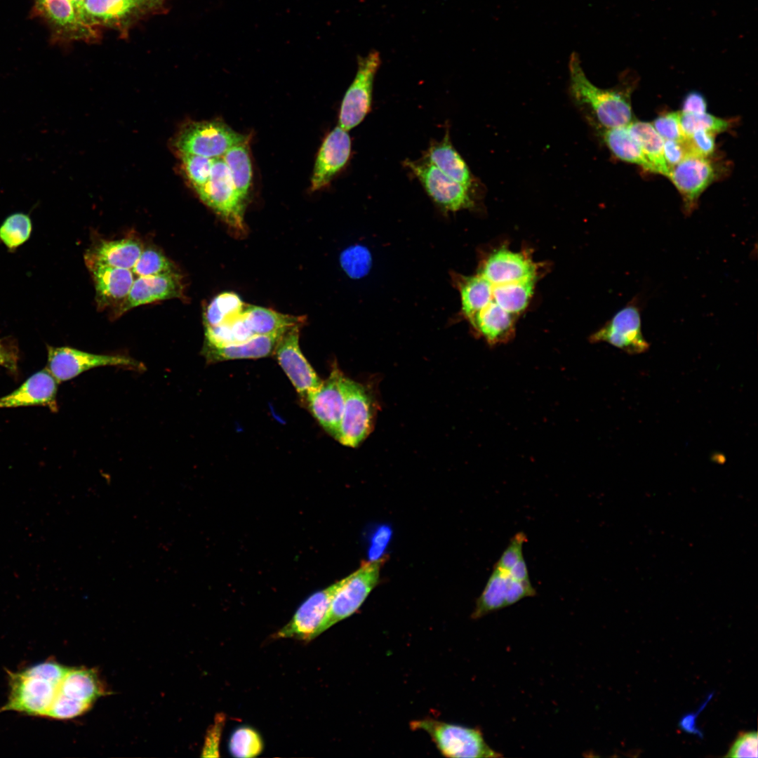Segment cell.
I'll return each mask as SVG.
<instances>
[{
	"label": "cell",
	"mask_w": 758,
	"mask_h": 758,
	"mask_svg": "<svg viewBox=\"0 0 758 758\" xmlns=\"http://www.w3.org/2000/svg\"><path fill=\"white\" fill-rule=\"evenodd\" d=\"M105 691L95 671L87 668H69L58 688L62 695L90 704Z\"/></svg>",
	"instance_id": "27"
},
{
	"label": "cell",
	"mask_w": 758,
	"mask_h": 758,
	"mask_svg": "<svg viewBox=\"0 0 758 758\" xmlns=\"http://www.w3.org/2000/svg\"><path fill=\"white\" fill-rule=\"evenodd\" d=\"M570 91L574 100L591 109L606 128L627 126L632 121L629 95L618 90L602 89L592 84L583 71L578 57L569 62Z\"/></svg>",
	"instance_id": "1"
},
{
	"label": "cell",
	"mask_w": 758,
	"mask_h": 758,
	"mask_svg": "<svg viewBox=\"0 0 758 758\" xmlns=\"http://www.w3.org/2000/svg\"><path fill=\"white\" fill-rule=\"evenodd\" d=\"M102 366H117L138 371L146 369L141 361L127 355L93 354L69 347L48 348L47 369L58 383Z\"/></svg>",
	"instance_id": "4"
},
{
	"label": "cell",
	"mask_w": 758,
	"mask_h": 758,
	"mask_svg": "<svg viewBox=\"0 0 758 758\" xmlns=\"http://www.w3.org/2000/svg\"><path fill=\"white\" fill-rule=\"evenodd\" d=\"M404 163L428 196L442 208L457 211L474 206L470 189L446 175L424 158L416 161L406 159Z\"/></svg>",
	"instance_id": "9"
},
{
	"label": "cell",
	"mask_w": 758,
	"mask_h": 758,
	"mask_svg": "<svg viewBox=\"0 0 758 758\" xmlns=\"http://www.w3.org/2000/svg\"><path fill=\"white\" fill-rule=\"evenodd\" d=\"M302 325L288 329L279 340L274 352L277 361L303 401L319 389L322 380L308 363L299 345Z\"/></svg>",
	"instance_id": "13"
},
{
	"label": "cell",
	"mask_w": 758,
	"mask_h": 758,
	"mask_svg": "<svg viewBox=\"0 0 758 758\" xmlns=\"http://www.w3.org/2000/svg\"><path fill=\"white\" fill-rule=\"evenodd\" d=\"M58 383L47 368L39 371L14 392L0 398V408L44 405L55 410Z\"/></svg>",
	"instance_id": "22"
},
{
	"label": "cell",
	"mask_w": 758,
	"mask_h": 758,
	"mask_svg": "<svg viewBox=\"0 0 758 758\" xmlns=\"http://www.w3.org/2000/svg\"><path fill=\"white\" fill-rule=\"evenodd\" d=\"M682 112H706L707 101L705 97L698 91H691L686 95L681 105Z\"/></svg>",
	"instance_id": "47"
},
{
	"label": "cell",
	"mask_w": 758,
	"mask_h": 758,
	"mask_svg": "<svg viewBox=\"0 0 758 758\" xmlns=\"http://www.w3.org/2000/svg\"><path fill=\"white\" fill-rule=\"evenodd\" d=\"M413 731L428 734L440 753L447 757H499L503 755L486 743L481 731L432 717L410 722Z\"/></svg>",
	"instance_id": "2"
},
{
	"label": "cell",
	"mask_w": 758,
	"mask_h": 758,
	"mask_svg": "<svg viewBox=\"0 0 758 758\" xmlns=\"http://www.w3.org/2000/svg\"><path fill=\"white\" fill-rule=\"evenodd\" d=\"M339 585L340 580L312 593L300 605L290 621L274 634L273 637L307 641L316 638Z\"/></svg>",
	"instance_id": "16"
},
{
	"label": "cell",
	"mask_w": 758,
	"mask_h": 758,
	"mask_svg": "<svg viewBox=\"0 0 758 758\" xmlns=\"http://www.w3.org/2000/svg\"><path fill=\"white\" fill-rule=\"evenodd\" d=\"M592 343H607L629 354L646 352L649 344L641 331V308L637 298L620 309L590 338Z\"/></svg>",
	"instance_id": "10"
},
{
	"label": "cell",
	"mask_w": 758,
	"mask_h": 758,
	"mask_svg": "<svg viewBox=\"0 0 758 758\" xmlns=\"http://www.w3.org/2000/svg\"><path fill=\"white\" fill-rule=\"evenodd\" d=\"M32 223L29 218L22 213L10 215L0 227V239L10 248L24 243L29 237Z\"/></svg>",
	"instance_id": "36"
},
{
	"label": "cell",
	"mask_w": 758,
	"mask_h": 758,
	"mask_svg": "<svg viewBox=\"0 0 758 758\" xmlns=\"http://www.w3.org/2000/svg\"><path fill=\"white\" fill-rule=\"evenodd\" d=\"M663 154L670 168L681 162L690 154L685 140H667L664 142Z\"/></svg>",
	"instance_id": "46"
},
{
	"label": "cell",
	"mask_w": 758,
	"mask_h": 758,
	"mask_svg": "<svg viewBox=\"0 0 758 758\" xmlns=\"http://www.w3.org/2000/svg\"><path fill=\"white\" fill-rule=\"evenodd\" d=\"M605 129L602 133L604 141L617 158L639 165L646 171L655 173L653 166L644 154L639 144L631 136L626 126Z\"/></svg>",
	"instance_id": "29"
},
{
	"label": "cell",
	"mask_w": 758,
	"mask_h": 758,
	"mask_svg": "<svg viewBox=\"0 0 758 758\" xmlns=\"http://www.w3.org/2000/svg\"><path fill=\"white\" fill-rule=\"evenodd\" d=\"M36 1H37L38 6H39V5H41L43 4H45V3L48 2V1H49L50 0H36Z\"/></svg>",
	"instance_id": "52"
},
{
	"label": "cell",
	"mask_w": 758,
	"mask_h": 758,
	"mask_svg": "<svg viewBox=\"0 0 758 758\" xmlns=\"http://www.w3.org/2000/svg\"><path fill=\"white\" fill-rule=\"evenodd\" d=\"M95 288V299L100 309L114 306L116 310L126 300L135 279L131 270L97 262H86Z\"/></svg>",
	"instance_id": "21"
},
{
	"label": "cell",
	"mask_w": 758,
	"mask_h": 758,
	"mask_svg": "<svg viewBox=\"0 0 758 758\" xmlns=\"http://www.w3.org/2000/svg\"><path fill=\"white\" fill-rule=\"evenodd\" d=\"M143 249L142 243L132 238L100 240L87 251L85 262L131 270Z\"/></svg>",
	"instance_id": "25"
},
{
	"label": "cell",
	"mask_w": 758,
	"mask_h": 758,
	"mask_svg": "<svg viewBox=\"0 0 758 758\" xmlns=\"http://www.w3.org/2000/svg\"><path fill=\"white\" fill-rule=\"evenodd\" d=\"M712 697V694L709 696L708 698L703 704V705L698 709L697 712L684 715L681 719V720L679 721V725L680 728L682 729L684 731L688 732V733H691L696 734L698 736H700V738H702L703 737V733L696 726V717H697L698 714L700 712V711L703 710V709L705 707V705L708 703V701L711 699Z\"/></svg>",
	"instance_id": "48"
},
{
	"label": "cell",
	"mask_w": 758,
	"mask_h": 758,
	"mask_svg": "<svg viewBox=\"0 0 758 758\" xmlns=\"http://www.w3.org/2000/svg\"><path fill=\"white\" fill-rule=\"evenodd\" d=\"M11 693L7 703L0 712L17 711L33 715L46 716L59 686L46 679L29 675L23 671L10 673Z\"/></svg>",
	"instance_id": "12"
},
{
	"label": "cell",
	"mask_w": 758,
	"mask_h": 758,
	"mask_svg": "<svg viewBox=\"0 0 758 758\" xmlns=\"http://www.w3.org/2000/svg\"><path fill=\"white\" fill-rule=\"evenodd\" d=\"M225 716L219 714L215 718L214 724L208 731L202 750V757H218L221 732L225 723Z\"/></svg>",
	"instance_id": "45"
},
{
	"label": "cell",
	"mask_w": 758,
	"mask_h": 758,
	"mask_svg": "<svg viewBox=\"0 0 758 758\" xmlns=\"http://www.w3.org/2000/svg\"><path fill=\"white\" fill-rule=\"evenodd\" d=\"M344 378L340 370L334 366L320 387L303 400L320 425L335 439L338 438L344 408Z\"/></svg>",
	"instance_id": "14"
},
{
	"label": "cell",
	"mask_w": 758,
	"mask_h": 758,
	"mask_svg": "<svg viewBox=\"0 0 758 758\" xmlns=\"http://www.w3.org/2000/svg\"><path fill=\"white\" fill-rule=\"evenodd\" d=\"M17 354L13 349L0 340V365L12 371L17 370Z\"/></svg>",
	"instance_id": "49"
},
{
	"label": "cell",
	"mask_w": 758,
	"mask_h": 758,
	"mask_svg": "<svg viewBox=\"0 0 758 758\" xmlns=\"http://www.w3.org/2000/svg\"><path fill=\"white\" fill-rule=\"evenodd\" d=\"M381 564L382 561L378 559L366 562L356 571L340 580L318 636L359 609L378 581Z\"/></svg>",
	"instance_id": "3"
},
{
	"label": "cell",
	"mask_w": 758,
	"mask_h": 758,
	"mask_svg": "<svg viewBox=\"0 0 758 758\" xmlns=\"http://www.w3.org/2000/svg\"><path fill=\"white\" fill-rule=\"evenodd\" d=\"M69 1L72 4V6H73V7H74V8L79 18V20L82 22L81 18H82V13H83L84 0H69Z\"/></svg>",
	"instance_id": "51"
},
{
	"label": "cell",
	"mask_w": 758,
	"mask_h": 758,
	"mask_svg": "<svg viewBox=\"0 0 758 758\" xmlns=\"http://www.w3.org/2000/svg\"><path fill=\"white\" fill-rule=\"evenodd\" d=\"M68 670V667L57 663L45 662L29 667L23 672L27 674L46 679L59 686Z\"/></svg>",
	"instance_id": "44"
},
{
	"label": "cell",
	"mask_w": 758,
	"mask_h": 758,
	"mask_svg": "<svg viewBox=\"0 0 758 758\" xmlns=\"http://www.w3.org/2000/svg\"><path fill=\"white\" fill-rule=\"evenodd\" d=\"M185 174L194 190L203 187L209 180L214 159L192 154H181Z\"/></svg>",
	"instance_id": "37"
},
{
	"label": "cell",
	"mask_w": 758,
	"mask_h": 758,
	"mask_svg": "<svg viewBox=\"0 0 758 758\" xmlns=\"http://www.w3.org/2000/svg\"><path fill=\"white\" fill-rule=\"evenodd\" d=\"M229 750L235 757H255L263 750L262 739L255 729L249 726H240L231 735Z\"/></svg>",
	"instance_id": "32"
},
{
	"label": "cell",
	"mask_w": 758,
	"mask_h": 758,
	"mask_svg": "<svg viewBox=\"0 0 758 758\" xmlns=\"http://www.w3.org/2000/svg\"><path fill=\"white\" fill-rule=\"evenodd\" d=\"M658 134L665 140H683L680 126V112H667L658 117L652 124Z\"/></svg>",
	"instance_id": "41"
},
{
	"label": "cell",
	"mask_w": 758,
	"mask_h": 758,
	"mask_svg": "<svg viewBox=\"0 0 758 758\" xmlns=\"http://www.w3.org/2000/svg\"><path fill=\"white\" fill-rule=\"evenodd\" d=\"M165 0H84L81 21L88 28L117 25L161 6Z\"/></svg>",
	"instance_id": "17"
},
{
	"label": "cell",
	"mask_w": 758,
	"mask_h": 758,
	"mask_svg": "<svg viewBox=\"0 0 758 758\" xmlns=\"http://www.w3.org/2000/svg\"><path fill=\"white\" fill-rule=\"evenodd\" d=\"M729 125L728 121L706 112L680 113V126L684 138H687L698 130H705L714 133L724 132L729 128Z\"/></svg>",
	"instance_id": "35"
},
{
	"label": "cell",
	"mask_w": 758,
	"mask_h": 758,
	"mask_svg": "<svg viewBox=\"0 0 758 758\" xmlns=\"http://www.w3.org/2000/svg\"><path fill=\"white\" fill-rule=\"evenodd\" d=\"M626 127L653 166L655 173L667 177L670 168L665 161L663 154L665 140L656 131L652 124L632 121Z\"/></svg>",
	"instance_id": "28"
},
{
	"label": "cell",
	"mask_w": 758,
	"mask_h": 758,
	"mask_svg": "<svg viewBox=\"0 0 758 758\" xmlns=\"http://www.w3.org/2000/svg\"><path fill=\"white\" fill-rule=\"evenodd\" d=\"M286 331L255 335L246 341L223 346H204L203 354L210 363L265 357L274 352L279 340Z\"/></svg>",
	"instance_id": "23"
},
{
	"label": "cell",
	"mask_w": 758,
	"mask_h": 758,
	"mask_svg": "<svg viewBox=\"0 0 758 758\" xmlns=\"http://www.w3.org/2000/svg\"><path fill=\"white\" fill-rule=\"evenodd\" d=\"M201 199L213 209L230 227L244 231V201L238 194L222 158L214 159L208 182L196 190Z\"/></svg>",
	"instance_id": "6"
},
{
	"label": "cell",
	"mask_w": 758,
	"mask_h": 758,
	"mask_svg": "<svg viewBox=\"0 0 758 758\" xmlns=\"http://www.w3.org/2000/svg\"><path fill=\"white\" fill-rule=\"evenodd\" d=\"M757 731L740 732L731 745L726 757H757Z\"/></svg>",
	"instance_id": "43"
},
{
	"label": "cell",
	"mask_w": 758,
	"mask_h": 758,
	"mask_svg": "<svg viewBox=\"0 0 758 758\" xmlns=\"http://www.w3.org/2000/svg\"><path fill=\"white\" fill-rule=\"evenodd\" d=\"M536 594V591L530 580H515L507 571L493 567L481 594L477 599L471 618L479 619Z\"/></svg>",
	"instance_id": "15"
},
{
	"label": "cell",
	"mask_w": 758,
	"mask_h": 758,
	"mask_svg": "<svg viewBox=\"0 0 758 758\" xmlns=\"http://www.w3.org/2000/svg\"><path fill=\"white\" fill-rule=\"evenodd\" d=\"M493 282L538 279V267L528 253L500 248L488 254L477 272Z\"/></svg>",
	"instance_id": "19"
},
{
	"label": "cell",
	"mask_w": 758,
	"mask_h": 758,
	"mask_svg": "<svg viewBox=\"0 0 758 758\" xmlns=\"http://www.w3.org/2000/svg\"><path fill=\"white\" fill-rule=\"evenodd\" d=\"M221 158L229 170L238 194L245 200L251 185L253 174L248 140L233 146Z\"/></svg>",
	"instance_id": "30"
},
{
	"label": "cell",
	"mask_w": 758,
	"mask_h": 758,
	"mask_svg": "<svg viewBox=\"0 0 758 758\" xmlns=\"http://www.w3.org/2000/svg\"><path fill=\"white\" fill-rule=\"evenodd\" d=\"M340 260L344 271L355 279L364 276L371 266L369 251L359 246L347 248L341 253Z\"/></svg>",
	"instance_id": "38"
},
{
	"label": "cell",
	"mask_w": 758,
	"mask_h": 758,
	"mask_svg": "<svg viewBox=\"0 0 758 758\" xmlns=\"http://www.w3.org/2000/svg\"><path fill=\"white\" fill-rule=\"evenodd\" d=\"M390 532L387 528H380L375 537V542L371 549L372 560L378 559L379 555L383 552L384 547L390 538Z\"/></svg>",
	"instance_id": "50"
},
{
	"label": "cell",
	"mask_w": 758,
	"mask_h": 758,
	"mask_svg": "<svg viewBox=\"0 0 758 758\" xmlns=\"http://www.w3.org/2000/svg\"><path fill=\"white\" fill-rule=\"evenodd\" d=\"M246 140V136L227 124L218 121H207L188 125L180 133L176 145L180 154L218 159L233 146Z\"/></svg>",
	"instance_id": "7"
},
{
	"label": "cell",
	"mask_w": 758,
	"mask_h": 758,
	"mask_svg": "<svg viewBox=\"0 0 758 758\" xmlns=\"http://www.w3.org/2000/svg\"><path fill=\"white\" fill-rule=\"evenodd\" d=\"M423 158L452 180L470 190L473 188L476 180L465 160L453 147L448 130L441 140L431 142Z\"/></svg>",
	"instance_id": "24"
},
{
	"label": "cell",
	"mask_w": 758,
	"mask_h": 758,
	"mask_svg": "<svg viewBox=\"0 0 758 758\" xmlns=\"http://www.w3.org/2000/svg\"><path fill=\"white\" fill-rule=\"evenodd\" d=\"M38 6L51 22L60 27L86 28L79 20L69 0H50Z\"/></svg>",
	"instance_id": "33"
},
{
	"label": "cell",
	"mask_w": 758,
	"mask_h": 758,
	"mask_svg": "<svg viewBox=\"0 0 758 758\" xmlns=\"http://www.w3.org/2000/svg\"><path fill=\"white\" fill-rule=\"evenodd\" d=\"M380 63L379 53L375 51L358 58L356 75L344 95L339 112L338 126L345 131L357 126L370 112L374 79Z\"/></svg>",
	"instance_id": "5"
},
{
	"label": "cell",
	"mask_w": 758,
	"mask_h": 758,
	"mask_svg": "<svg viewBox=\"0 0 758 758\" xmlns=\"http://www.w3.org/2000/svg\"><path fill=\"white\" fill-rule=\"evenodd\" d=\"M183 286L180 274L176 272L159 275L138 277L126 300L116 310L121 315L139 305L155 301L180 298Z\"/></svg>",
	"instance_id": "20"
},
{
	"label": "cell",
	"mask_w": 758,
	"mask_h": 758,
	"mask_svg": "<svg viewBox=\"0 0 758 758\" xmlns=\"http://www.w3.org/2000/svg\"><path fill=\"white\" fill-rule=\"evenodd\" d=\"M246 305L234 293L225 292L217 295L204 313L205 327L215 326L234 319L243 312Z\"/></svg>",
	"instance_id": "31"
},
{
	"label": "cell",
	"mask_w": 758,
	"mask_h": 758,
	"mask_svg": "<svg viewBox=\"0 0 758 758\" xmlns=\"http://www.w3.org/2000/svg\"><path fill=\"white\" fill-rule=\"evenodd\" d=\"M244 317L255 335L284 332L296 325H303V316L284 314L271 309L246 305Z\"/></svg>",
	"instance_id": "26"
},
{
	"label": "cell",
	"mask_w": 758,
	"mask_h": 758,
	"mask_svg": "<svg viewBox=\"0 0 758 758\" xmlns=\"http://www.w3.org/2000/svg\"><path fill=\"white\" fill-rule=\"evenodd\" d=\"M527 541L526 534L521 531L517 533L510 540V543L499 559L493 567L508 571L519 561L524 559L523 545Z\"/></svg>",
	"instance_id": "40"
},
{
	"label": "cell",
	"mask_w": 758,
	"mask_h": 758,
	"mask_svg": "<svg viewBox=\"0 0 758 758\" xmlns=\"http://www.w3.org/2000/svg\"><path fill=\"white\" fill-rule=\"evenodd\" d=\"M92 704L79 701L58 692L46 717L58 719H68L86 712Z\"/></svg>",
	"instance_id": "39"
},
{
	"label": "cell",
	"mask_w": 758,
	"mask_h": 758,
	"mask_svg": "<svg viewBox=\"0 0 758 758\" xmlns=\"http://www.w3.org/2000/svg\"><path fill=\"white\" fill-rule=\"evenodd\" d=\"M716 175L713 163L707 157L697 154H689L670 168L667 178L681 197L685 215H690L697 208L700 197Z\"/></svg>",
	"instance_id": "11"
},
{
	"label": "cell",
	"mask_w": 758,
	"mask_h": 758,
	"mask_svg": "<svg viewBox=\"0 0 758 758\" xmlns=\"http://www.w3.org/2000/svg\"><path fill=\"white\" fill-rule=\"evenodd\" d=\"M350 154L348 131L337 126L327 135L318 152L311 178L312 190L326 186L347 164Z\"/></svg>",
	"instance_id": "18"
},
{
	"label": "cell",
	"mask_w": 758,
	"mask_h": 758,
	"mask_svg": "<svg viewBox=\"0 0 758 758\" xmlns=\"http://www.w3.org/2000/svg\"><path fill=\"white\" fill-rule=\"evenodd\" d=\"M714 135L715 133L705 130L694 131L684 139L689 154L707 157L712 154L715 147Z\"/></svg>",
	"instance_id": "42"
},
{
	"label": "cell",
	"mask_w": 758,
	"mask_h": 758,
	"mask_svg": "<svg viewBox=\"0 0 758 758\" xmlns=\"http://www.w3.org/2000/svg\"><path fill=\"white\" fill-rule=\"evenodd\" d=\"M345 403L338 441L357 447L369 434L375 415V404L366 387L347 377L343 380Z\"/></svg>",
	"instance_id": "8"
},
{
	"label": "cell",
	"mask_w": 758,
	"mask_h": 758,
	"mask_svg": "<svg viewBox=\"0 0 758 758\" xmlns=\"http://www.w3.org/2000/svg\"><path fill=\"white\" fill-rule=\"evenodd\" d=\"M131 271L138 277L171 273L176 272V270L161 251L154 248H144Z\"/></svg>",
	"instance_id": "34"
}]
</instances>
